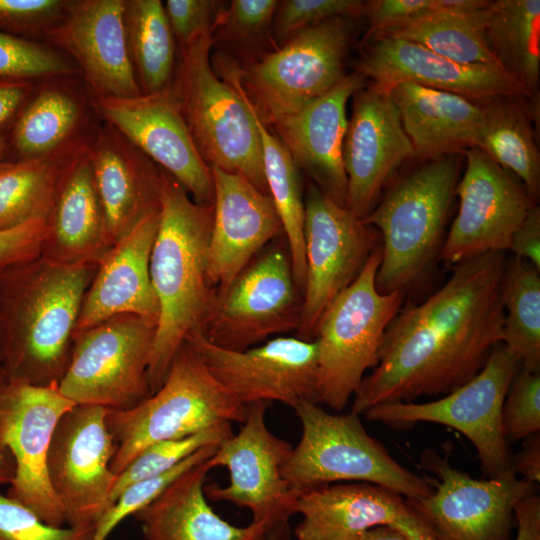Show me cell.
<instances>
[{
    "label": "cell",
    "mask_w": 540,
    "mask_h": 540,
    "mask_svg": "<svg viewBox=\"0 0 540 540\" xmlns=\"http://www.w3.org/2000/svg\"><path fill=\"white\" fill-rule=\"evenodd\" d=\"M505 262V252L462 261L427 299L402 306L351 411L362 415L380 404L443 396L475 377L503 343Z\"/></svg>",
    "instance_id": "1"
},
{
    "label": "cell",
    "mask_w": 540,
    "mask_h": 540,
    "mask_svg": "<svg viewBox=\"0 0 540 540\" xmlns=\"http://www.w3.org/2000/svg\"><path fill=\"white\" fill-rule=\"evenodd\" d=\"M159 205L150 256V278L159 307L148 366L151 394L164 382L187 336L201 327L214 294L207 271L212 204L192 200L162 170Z\"/></svg>",
    "instance_id": "2"
},
{
    "label": "cell",
    "mask_w": 540,
    "mask_h": 540,
    "mask_svg": "<svg viewBox=\"0 0 540 540\" xmlns=\"http://www.w3.org/2000/svg\"><path fill=\"white\" fill-rule=\"evenodd\" d=\"M86 284L87 271L76 263L44 275L25 270L24 264L0 270L7 379L35 385L59 382L70 361L68 341Z\"/></svg>",
    "instance_id": "3"
},
{
    "label": "cell",
    "mask_w": 540,
    "mask_h": 540,
    "mask_svg": "<svg viewBox=\"0 0 540 540\" xmlns=\"http://www.w3.org/2000/svg\"><path fill=\"white\" fill-rule=\"evenodd\" d=\"M212 30L183 46L171 88L192 139L206 164L239 173L269 195L263 168L262 146L252 106L234 68L225 81L210 61Z\"/></svg>",
    "instance_id": "4"
},
{
    "label": "cell",
    "mask_w": 540,
    "mask_h": 540,
    "mask_svg": "<svg viewBox=\"0 0 540 540\" xmlns=\"http://www.w3.org/2000/svg\"><path fill=\"white\" fill-rule=\"evenodd\" d=\"M459 163L458 155L428 160L396 181L362 220L380 235L382 257L375 277L380 293H404L440 255Z\"/></svg>",
    "instance_id": "5"
},
{
    "label": "cell",
    "mask_w": 540,
    "mask_h": 540,
    "mask_svg": "<svg viewBox=\"0 0 540 540\" xmlns=\"http://www.w3.org/2000/svg\"><path fill=\"white\" fill-rule=\"evenodd\" d=\"M247 409L183 343L158 390L130 409L108 410L107 425L115 442L110 470L117 476L154 443L243 423Z\"/></svg>",
    "instance_id": "6"
},
{
    "label": "cell",
    "mask_w": 540,
    "mask_h": 540,
    "mask_svg": "<svg viewBox=\"0 0 540 540\" xmlns=\"http://www.w3.org/2000/svg\"><path fill=\"white\" fill-rule=\"evenodd\" d=\"M293 409L300 421L301 437L282 473L299 494L345 481L378 485L406 500H418L433 492L426 479L402 466L367 433L360 415L352 411L329 413L309 400Z\"/></svg>",
    "instance_id": "7"
},
{
    "label": "cell",
    "mask_w": 540,
    "mask_h": 540,
    "mask_svg": "<svg viewBox=\"0 0 540 540\" xmlns=\"http://www.w3.org/2000/svg\"><path fill=\"white\" fill-rule=\"evenodd\" d=\"M381 257L380 244L354 282L327 307L316 329V403L338 412L354 396L366 371L376 365L384 332L404 301L400 291L377 290Z\"/></svg>",
    "instance_id": "8"
},
{
    "label": "cell",
    "mask_w": 540,
    "mask_h": 540,
    "mask_svg": "<svg viewBox=\"0 0 540 540\" xmlns=\"http://www.w3.org/2000/svg\"><path fill=\"white\" fill-rule=\"evenodd\" d=\"M334 17L305 28L273 52L235 69L245 96L267 126L326 94L347 74L354 25Z\"/></svg>",
    "instance_id": "9"
},
{
    "label": "cell",
    "mask_w": 540,
    "mask_h": 540,
    "mask_svg": "<svg viewBox=\"0 0 540 540\" xmlns=\"http://www.w3.org/2000/svg\"><path fill=\"white\" fill-rule=\"evenodd\" d=\"M521 366L516 354L499 343L481 371L452 392L426 402L376 405L363 415L398 429L420 422L453 428L473 444L485 476L494 478L513 468V455L502 431V407Z\"/></svg>",
    "instance_id": "10"
},
{
    "label": "cell",
    "mask_w": 540,
    "mask_h": 540,
    "mask_svg": "<svg viewBox=\"0 0 540 540\" xmlns=\"http://www.w3.org/2000/svg\"><path fill=\"white\" fill-rule=\"evenodd\" d=\"M302 292L285 239L258 254L227 286L214 289L199 328L211 343L245 350L297 332Z\"/></svg>",
    "instance_id": "11"
},
{
    "label": "cell",
    "mask_w": 540,
    "mask_h": 540,
    "mask_svg": "<svg viewBox=\"0 0 540 540\" xmlns=\"http://www.w3.org/2000/svg\"><path fill=\"white\" fill-rule=\"evenodd\" d=\"M156 323L121 315L81 332L60 392L75 405L126 410L151 395L148 366Z\"/></svg>",
    "instance_id": "12"
},
{
    "label": "cell",
    "mask_w": 540,
    "mask_h": 540,
    "mask_svg": "<svg viewBox=\"0 0 540 540\" xmlns=\"http://www.w3.org/2000/svg\"><path fill=\"white\" fill-rule=\"evenodd\" d=\"M74 406L58 382L35 385L7 379L0 388V451L14 463L6 495L55 527H64L66 518L49 481L47 457L59 420Z\"/></svg>",
    "instance_id": "13"
},
{
    "label": "cell",
    "mask_w": 540,
    "mask_h": 540,
    "mask_svg": "<svg viewBox=\"0 0 540 540\" xmlns=\"http://www.w3.org/2000/svg\"><path fill=\"white\" fill-rule=\"evenodd\" d=\"M269 402L248 405L238 434L221 442L207 459L210 469L225 467L229 484H205L211 501H227L247 508L252 522L264 525L268 534L278 528H289V518L297 513L299 493L283 476L282 468L293 446L274 435L266 424Z\"/></svg>",
    "instance_id": "14"
},
{
    "label": "cell",
    "mask_w": 540,
    "mask_h": 540,
    "mask_svg": "<svg viewBox=\"0 0 540 540\" xmlns=\"http://www.w3.org/2000/svg\"><path fill=\"white\" fill-rule=\"evenodd\" d=\"M306 278L296 337L314 340L322 314L363 270L379 246L376 229L337 204L313 182L304 196Z\"/></svg>",
    "instance_id": "15"
},
{
    "label": "cell",
    "mask_w": 540,
    "mask_h": 540,
    "mask_svg": "<svg viewBox=\"0 0 540 540\" xmlns=\"http://www.w3.org/2000/svg\"><path fill=\"white\" fill-rule=\"evenodd\" d=\"M422 466L437 479L433 492L405 500L436 540H510L517 503L536 493V486L518 477L513 468L494 478L477 479L432 450L422 455Z\"/></svg>",
    "instance_id": "16"
},
{
    "label": "cell",
    "mask_w": 540,
    "mask_h": 540,
    "mask_svg": "<svg viewBox=\"0 0 540 540\" xmlns=\"http://www.w3.org/2000/svg\"><path fill=\"white\" fill-rule=\"evenodd\" d=\"M211 375L238 401L280 402L294 408L316 402L319 352L316 340L277 336L245 350L219 347L193 330L185 342Z\"/></svg>",
    "instance_id": "17"
},
{
    "label": "cell",
    "mask_w": 540,
    "mask_h": 540,
    "mask_svg": "<svg viewBox=\"0 0 540 540\" xmlns=\"http://www.w3.org/2000/svg\"><path fill=\"white\" fill-rule=\"evenodd\" d=\"M106 408L75 405L59 420L49 447L47 468L66 525L94 528L110 507L116 475L110 470L114 437Z\"/></svg>",
    "instance_id": "18"
},
{
    "label": "cell",
    "mask_w": 540,
    "mask_h": 540,
    "mask_svg": "<svg viewBox=\"0 0 540 540\" xmlns=\"http://www.w3.org/2000/svg\"><path fill=\"white\" fill-rule=\"evenodd\" d=\"M465 155L464 176L455 188L458 213L439 255L451 266L485 253L508 251L513 235L537 204L483 149L473 147Z\"/></svg>",
    "instance_id": "19"
},
{
    "label": "cell",
    "mask_w": 540,
    "mask_h": 540,
    "mask_svg": "<svg viewBox=\"0 0 540 540\" xmlns=\"http://www.w3.org/2000/svg\"><path fill=\"white\" fill-rule=\"evenodd\" d=\"M91 101L104 122L177 180L197 203L212 204L211 169L192 139L171 86L135 97Z\"/></svg>",
    "instance_id": "20"
},
{
    "label": "cell",
    "mask_w": 540,
    "mask_h": 540,
    "mask_svg": "<svg viewBox=\"0 0 540 540\" xmlns=\"http://www.w3.org/2000/svg\"><path fill=\"white\" fill-rule=\"evenodd\" d=\"M343 140L346 208L363 220L396 171L415 158L390 91L372 83L354 93Z\"/></svg>",
    "instance_id": "21"
},
{
    "label": "cell",
    "mask_w": 540,
    "mask_h": 540,
    "mask_svg": "<svg viewBox=\"0 0 540 540\" xmlns=\"http://www.w3.org/2000/svg\"><path fill=\"white\" fill-rule=\"evenodd\" d=\"M125 0L68 1L45 37L69 54L91 100L142 94L131 62L124 23Z\"/></svg>",
    "instance_id": "22"
},
{
    "label": "cell",
    "mask_w": 540,
    "mask_h": 540,
    "mask_svg": "<svg viewBox=\"0 0 540 540\" xmlns=\"http://www.w3.org/2000/svg\"><path fill=\"white\" fill-rule=\"evenodd\" d=\"M366 39L369 41L356 70L389 91L399 83L411 82L475 103L500 96L529 97L500 66L456 63L399 37L374 35Z\"/></svg>",
    "instance_id": "23"
},
{
    "label": "cell",
    "mask_w": 540,
    "mask_h": 540,
    "mask_svg": "<svg viewBox=\"0 0 540 540\" xmlns=\"http://www.w3.org/2000/svg\"><path fill=\"white\" fill-rule=\"evenodd\" d=\"M213 223L208 280L227 286L275 237L283 233L271 197L239 173L211 166Z\"/></svg>",
    "instance_id": "24"
},
{
    "label": "cell",
    "mask_w": 540,
    "mask_h": 540,
    "mask_svg": "<svg viewBox=\"0 0 540 540\" xmlns=\"http://www.w3.org/2000/svg\"><path fill=\"white\" fill-rule=\"evenodd\" d=\"M365 81L366 78L355 70L326 94L271 124L298 169L344 207L347 177L342 147L348 123L346 107L350 97L364 87Z\"/></svg>",
    "instance_id": "25"
},
{
    "label": "cell",
    "mask_w": 540,
    "mask_h": 540,
    "mask_svg": "<svg viewBox=\"0 0 540 540\" xmlns=\"http://www.w3.org/2000/svg\"><path fill=\"white\" fill-rule=\"evenodd\" d=\"M87 146L106 239L115 243L145 214L159 208L162 169L104 121Z\"/></svg>",
    "instance_id": "26"
},
{
    "label": "cell",
    "mask_w": 540,
    "mask_h": 540,
    "mask_svg": "<svg viewBox=\"0 0 540 540\" xmlns=\"http://www.w3.org/2000/svg\"><path fill=\"white\" fill-rule=\"evenodd\" d=\"M159 217V208L148 212L115 242L82 303L78 331L121 315L157 323L159 307L150 278V256Z\"/></svg>",
    "instance_id": "27"
},
{
    "label": "cell",
    "mask_w": 540,
    "mask_h": 540,
    "mask_svg": "<svg viewBox=\"0 0 540 540\" xmlns=\"http://www.w3.org/2000/svg\"><path fill=\"white\" fill-rule=\"evenodd\" d=\"M390 94L416 158L428 161L481 147L485 118L478 103L411 82L393 86Z\"/></svg>",
    "instance_id": "28"
},
{
    "label": "cell",
    "mask_w": 540,
    "mask_h": 540,
    "mask_svg": "<svg viewBox=\"0 0 540 540\" xmlns=\"http://www.w3.org/2000/svg\"><path fill=\"white\" fill-rule=\"evenodd\" d=\"M72 77L36 85L7 133L9 160L65 159L89 141L83 136L88 119L86 97Z\"/></svg>",
    "instance_id": "29"
},
{
    "label": "cell",
    "mask_w": 540,
    "mask_h": 540,
    "mask_svg": "<svg viewBox=\"0 0 540 540\" xmlns=\"http://www.w3.org/2000/svg\"><path fill=\"white\" fill-rule=\"evenodd\" d=\"M407 509L399 494L370 483L329 484L299 494L302 520L296 540H357L366 531L392 525Z\"/></svg>",
    "instance_id": "30"
},
{
    "label": "cell",
    "mask_w": 540,
    "mask_h": 540,
    "mask_svg": "<svg viewBox=\"0 0 540 540\" xmlns=\"http://www.w3.org/2000/svg\"><path fill=\"white\" fill-rule=\"evenodd\" d=\"M210 470L207 460L195 465L133 515L145 540H265L264 525L234 526L208 504L204 486Z\"/></svg>",
    "instance_id": "31"
},
{
    "label": "cell",
    "mask_w": 540,
    "mask_h": 540,
    "mask_svg": "<svg viewBox=\"0 0 540 540\" xmlns=\"http://www.w3.org/2000/svg\"><path fill=\"white\" fill-rule=\"evenodd\" d=\"M87 143L65 162L48 218L49 233L70 256L84 255L107 241Z\"/></svg>",
    "instance_id": "32"
},
{
    "label": "cell",
    "mask_w": 540,
    "mask_h": 540,
    "mask_svg": "<svg viewBox=\"0 0 540 540\" xmlns=\"http://www.w3.org/2000/svg\"><path fill=\"white\" fill-rule=\"evenodd\" d=\"M485 118L481 145L498 165L512 171L529 197L540 194V154L535 141L536 97L500 96L478 103Z\"/></svg>",
    "instance_id": "33"
},
{
    "label": "cell",
    "mask_w": 540,
    "mask_h": 540,
    "mask_svg": "<svg viewBox=\"0 0 540 540\" xmlns=\"http://www.w3.org/2000/svg\"><path fill=\"white\" fill-rule=\"evenodd\" d=\"M483 29L499 65L530 98L538 96L540 1H490L484 11Z\"/></svg>",
    "instance_id": "34"
},
{
    "label": "cell",
    "mask_w": 540,
    "mask_h": 540,
    "mask_svg": "<svg viewBox=\"0 0 540 540\" xmlns=\"http://www.w3.org/2000/svg\"><path fill=\"white\" fill-rule=\"evenodd\" d=\"M127 46L143 94L166 89L176 67V40L160 0H125Z\"/></svg>",
    "instance_id": "35"
},
{
    "label": "cell",
    "mask_w": 540,
    "mask_h": 540,
    "mask_svg": "<svg viewBox=\"0 0 540 540\" xmlns=\"http://www.w3.org/2000/svg\"><path fill=\"white\" fill-rule=\"evenodd\" d=\"M252 109L261 138L264 176L268 193L281 221L295 282L303 293L306 278L305 204L300 170L281 141L262 122L253 106Z\"/></svg>",
    "instance_id": "36"
},
{
    "label": "cell",
    "mask_w": 540,
    "mask_h": 540,
    "mask_svg": "<svg viewBox=\"0 0 540 540\" xmlns=\"http://www.w3.org/2000/svg\"><path fill=\"white\" fill-rule=\"evenodd\" d=\"M504 310L503 343L522 367L540 372V275L529 262H505L501 284Z\"/></svg>",
    "instance_id": "37"
},
{
    "label": "cell",
    "mask_w": 540,
    "mask_h": 540,
    "mask_svg": "<svg viewBox=\"0 0 540 540\" xmlns=\"http://www.w3.org/2000/svg\"><path fill=\"white\" fill-rule=\"evenodd\" d=\"M68 158L6 159L0 163V230L34 219L48 220Z\"/></svg>",
    "instance_id": "38"
},
{
    "label": "cell",
    "mask_w": 540,
    "mask_h": 540,
    "mask_svg": "<svg viewBox=\"0 0 540 540\" xmlns=\"http://www.w3.org/2000/svg\"><path fill=\"white\" fill-rule=\"evenodd\" d=\"M485 9L468 14H433L374 35L412 41L460 64L500 66L485 40Z\"/></svg>",
    "instance_id": "39"
},
{
    "label": "cell",
    "mask_w": 540,
    "mask_h": 540,
    "mask_svg": "<svg viewBox=\"0 0 540 540\" xmlns=\"http://www.w3.org/2000/svg\"><path fill=\"white\" fill-rule=\"evenodd\" d=\"M231 435H233L232 424L225 423L184 438L161 441L148 446L116 476L110 495V506L127 486L159 476L201 448L219 445Z\"/></svg>",
    "instance_id": "40"
},
{
    "label": "cell",
    "mask_w": 540,
    "mask_h": 540,
    "mask_svg": "<svg viewBox=\"0 0 540 540\" xmlns=\"http://www.w3.org/2000/svg\"><path fill=\"white\" fill-rule=\"evenodd\" d=\"M78 73L75 63L57 49L0 30V79L36 82Z\"/></svg>",
    "instance_id": "41"
},
{
    "label": "cell",
    "mask_w": 540,
    "mask_h": 540,
    "mask_svg": "<svg viewBox=\"0 0 540 540\" xmlns=\"http://www.w3.org/2000/svg\"><path fill=\"white\" fill-rule=\"evenodd\" d=\"M217 446L210 445L201 448L167 472L127 486L98 520L91 540H106L125 518L133 516L150 504L181 474L210 458Z\"/></svg>",
    "instance_id": "42"
},
{
    "label": "cell",
    "mask_w": 540,
    "mask_h": 540,
    "mask_svg": "<svg viewBox=\"0 0 540 540\" xmlns=\"http://www.w3.org/2000/svg\"><path fill=\"white\" fill-rule=\"evenodd\" d=\"M502 431L508 443L540 433V372L521 366L514 376L502 407Z\"/></svg>",
    "instance_id": "43"
},
{
    "label": "cell",
    "mask_w": 540,
    "mask_h": 540,
    "mask_svg": "<svg viewBox=\"0 0 540 540\" xmlns=\"http://www.w3.org/2000/svg\"><path fill=\"white\" fill-rule=\"evenodd\" d=\"M364 1L359 0H285L274 16L277 38L288 40L297 32L334 17L356 18L363 15Z\"/></svg>",
    "instance_id": "44"
},
{
    "label": "cell",
    "mask_w": 540,
    "mask_h": 540,
    "mask_svg": "<svg viewBox=\"0 0 540 540\" xmlns=\"http://www.w3.org/2000/svg\"><path fill=\"white\" fill-rule=\"evenodd\" d=\"M94 528L55 527L0 493V540H91Z\"/></svg>",
    "instance_id": "45"
},
{
    "label": "cell",
    "mask_w": 540,
    "mask_h": 540,
    "mask_svg": "<svg viewBox=\"0 0 540 540\" xmlns=\"http://www.w3.org/2000/svg\"><path fill=\"white\" fill-rule=\"evenodd\" d=\"M67 4L62 0H0V30L32 40L61 20Z\"/></svg>",
    "instance_id": "46"
},
{
    "label": "cell",
    "mask_w": 540,
    "mask_h": 540,
    "mask_svg": "<svg viewBox=\"0 0 540 540\" xmlns=\"http://www.w3.org/2000/svg\"><path fill=\"white\" fill-rule=\"evenodd\" d=\"M278 4L276 0H233L217 14L213 31L228 40L253 37L274 19Z\"/></svg>",
    "instance_id": "47"
},
{
    "label": "cell",
    "mask_w": 540,
    "mask_h": 540,
    "mask_svg": "<svg viewBox=\"0 0 540 540\" xmlns=\"http://www.w3.org/2000/svg\"><path fill=\"white\" fill-rule=\"evenodd\" d=\"M219 6L212 0H167L164 8L178 47L212 30Z\"/></svg>",
    "instance_id": "48"
},
{
    "label": "cell",
    "mask_w": 540,
    "mask_h": 540,
    "mask_svg": "<svg viewBox=\"0 0 540 540\" xmlns=\"http://www.w3.org/2000/svg\"><path fill=\"white\" fill-rule=\"evenodd\" d=\"M48 235L46 219H34L14 228L0 230V270L31 261Z\"/></svg>",
    "instance_id": "49"
},
{
    "label": "cell",
    "mask_w": 540,
    "mask_h": 540,
    "mask_svg": "<svg viewBox=\"0 0 540 540\" xmlns=\"http://www.w3.org/2000/svg\"><path fill=\"white\" fill-rule=\"evenodd\" d=\"M435 13V0H374L364 3L370 23L366 38Z\"/></svg>",
    "instance_id": "50"
},
{
    "label": "cell",
    "mask_w": 540,
    "mask_h": 540,
    "mask_svg": "<svg viewBox=\"0 0 540 540\" xmlns=\"http://www.w3.org/2000/svg\"><path fill=\"white\" fill-rule=\"evenodd\" d=\"M509 251L540 271V208L537 204L529 210L513 235Z\"/></svg>",
    "instance_id": "51"
},
{
    "label": "cell",
    "mask_w": 540,
    "mask_h": 540,
    "mask_svg": "<svg viewBox=\"0 0 540 540\" xmlns=\"http://www.w3.org/2000/svg\"><path fill=\"white\" fill-rule=\"evenodd\" d=\"M35 87L34 81L0 79V133H8Z\"/></svg>",
    "instance_id": "52"
},
{
    "label": "cell",
    "mask_w": 540,
    "mask_h": 540,
    "mask_svg": "<svg viewBox=\"0 0 540 540\" xmlns=\"http://www.w3.org/2000/svg\"><path fill=\"white\" fill-rule=\"evenodd\" d=\"M517 533L514 540H540V496L536 493L519 501L514 510Z\"/></svg>",
    "instance_id": "53"
},
{
    "label": "cell",
    "mask_w": 540,
    "mask_h": 540,
    "mask_svg": "<svg viewBox=\"0 0 540 540\" xmlns=\"http://www.w3.org/2000/svg\"><path fill=\"white\" fill-rule=\"evenodd\" d=\"M512 467L523 480L538 486L540 483V433L524 439L519 453L513 456Z\"/></svg>",
    "instance_id": "54"
},
{
    "label": "cell",
    "mask_w": 540,
    "mask_h": 540,
    "mask_svg": "<svg viewBox=\"0 0 540 540\" xmlns=\"http://www.w3.org/2000/svg\"><path fill=\"white\" fill-rule=\"evenodd\" d=\"M398 529L407 540H436L427 524L409 507L391 525Z\"/></svg>",
    "instance_id": "55"
},
{
    "label": "cell",
    "mask_w": 540,
    "mask_h": 540,
    "mask_svg": "<svg viewBox=\"0 0 540 540\" xmlns=\"http://www.w3.org/2000/svg\"><path fill=\"white\" fill-rule=\"evenodd\" d=\"M357 540H407V538L395 527L382 525L366 531Z\"/></svg>",
    "instance_id": "56"
},
{
    "label": "cell",
    "mask_w": 540,
    "mask_h": 540,
    "mask_svg": "<svg viewBox=\"0 0 540 540\" xmlns=\"http://www.w3.org/2000/svg\"><path fill=\"white\" fill-rule=\"evenodd\" d=\"M7 380L3 368L0 366V388ZM14 476V463L7 452L0 451V486L9 485Z\"/></svg>",
    "instance_id": "57"
},
{
    "label": "cell",
    "mask_w": 540,
    "mask_h": 540,
    "mask_svg": "<svg viewBox=\"0 0 540 540\" xmlns=\"http://www.w3.org/2000/svg\"><path fill=\"white\" fill-rule=\"evenodd\" d=\"M289 528H278L272 530L265 538V540H288Z\"/></svg>",
    "instance_id": "58"
},
{
    "label": "cell",
    "mask_w": 540,
    "mask_h": 540,
    "mask_svg": "<svg viewBox=\"0 0 540 540\" xmlns=\"http://www.w3.org/2000/svg\"><path fill=\"white\" fill-rule=\"evenodd\" d=\"M3 347H4V321H3L1 285H0V366L1 367H2V361H3Z\"/></svg>",
    "instance_id": "59"
},
{
    "label": "cell",
    "mask_w": 540,
    "mask_h": 540,
    "mask_svg": "<svg viewBox=\"0 0 540 540\" xmlns=\"http://www.w3.org/2000/svg\"><path fill=\"white\" fill-rule=\"evenodd\" d=\"M7 133H0V163L7 157Z\"/></svg>",
    "instance_id": "60"
}]
</instances>
